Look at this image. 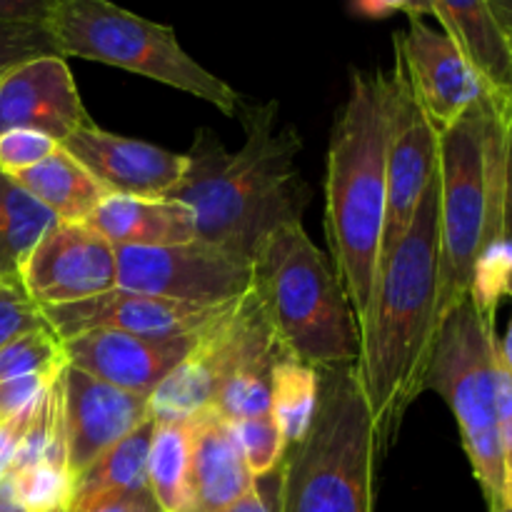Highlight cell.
Instances as JSON below:
<instances>
[{
  "instance_id": "12",
  "label": "cell",
  "mask_w": 512,
  "mask_h": 512,
  "mask_svg": "<svg viewBox=\"0 0 512 512\" xmlns=\"http://www.w3.org/2000/svg\"><path fill=\"white\" fill-rule=\"evenodd\" d=\"M23 290L40 308L80 303L118 288L115 248L88 223H55L28 255Z\"/></svg>"
},
{
  "instance_id": "43",
  "label": "cell",
  "mask_w": 512,
  "mask_h": 512,
  "mask_svg": "<svg viewBox=\"0 0 512 512\" xmlns=\"http://www.w3.org/2000/svg\"><path fill=\"white\" fill-rule=\"evenodd\" d=\"M0 512H28L20 505L18 495H15V485L10 478L0 480Z\"/></svg>"
},
{
  "instance_id": "39",
  "label": "cell",
  "mask_w": 512,
  "mask_h": 512,
  "mask_svg": "<svg viewBox=\"0 0 512 512\" xmlns=\"http://www.w3.org/2000/svg\"><path fill=\"white\" fill-rule=\"evenodd\" d=\"M218 512H278V500L273 503V500L265 495L260 480H255V485L248 490V493L240 495L235 503H230L228 508H223Z\"/></svg>"
},
{
  "instance_id": "21",
  "label": "cell",
  "mask_w": 512,
  "mask_h": 512,
  "mask_svg": "<svg viewBox=\"0 0 512 512\" xmlns=\"http://www.w3.org/2000/svg\"><path fill=\"white\" fill-rule=\"evenodd\" d=\"M430 15L455 40L488 98L512 100V48L490 13L488 0L430 3Z\"/></svg>"
},
{
  "instance_id": "1",
  "label": "cell",
  "mask_w": 512,
  "mask_h": 512,
  "mask_svg": "<svg viewBox=\"0 0 512 512\" xmlns=\"http://www.w3.org/2000/svg\"><path fill=\"white\" fill-rule=\"evenodd\" d=\"M243 148L230 153L200 128L185 153V175L168 198L188 205L198 240L253 263L255 250L280 225L303 223L310 190L298 168V130L278 128V103H243Z\"/></svg>"
},
{
  "instance_id": "13",
  "label": "cell",
  "mask_w": 512,
  "mask_h": 512,
  "mask_svg": "<svg viewBox=\"0 0 512 512\" xmlns=\"http://www.w3.org/2000/svg\"><path fill=\"white\" fill-rule=\"evenodd\" d=\"M235 303L200 308V305L175 303V300L115 288L98 298L40 310H43L50 333L60 343L75 338V335L90 333V330H115V333L140 335V338L173 340L200 335L210 325L218 323Z\"/></svg>"
},
{
  "instance_id": "6",
  "label": "cell",
  "mask_w": 512,
  "mask_h": 512,
  "mask_svg": "<svg viewBox=\"0 0 512 512\" xmlns=\"http://www.w3.org/2000/svg\"><path fill=\"white\" fill-rule=\"evenodd\" d=\"M320 373L318 410L278 468V512H373L378 433L355 365Z\"/></svg>"
},
{
  "instance_id": "18",
  "label": "cell",
  "mask_w": 512,
  "mask_h": 512,
  "mask_svg": "<svg viewBox=\"0 0 512 512\" xmlns=\"http://www.w3.org/2000/svg\"><path fill=\"white\" fill-rule=\"evenodd\" d=\"M63 150L110 195L168 198L185 175V153H170L145 140L108 133L95 123L75 130Z\"/></svg>"
},
{
  "instance_id": "17",
  "label": "cell",
  "mask_w": 512,
  "mask_h": 512,
  "mask_svg": "<svg viewBox=\"0 0 512 512\" xmlns=\"http://www.w3.org/2000/svg\"><path fill=\"white\" fill-rule=\"evenodd\" d=\"M198 335L173 340L140 338L115 330H90L65 340V363L113 388L148 400L158 385L183 363Z\"/></svg>"
},
{
  "instance_id": "29",
  "label": "cell",
  "mask_w": 512,
  "mask_h": 512,
  "mask_svg": "<svg viewBox=\"0 0 512 512\" xmlns=\"http://www.w3.org/2000/svg\"><path fill=\"white\" fill-rule=\"evenodd\" d=\"M233 428L253 478H265L280 468L285 453H288V443L283 440V433H280L273 415H255V418L240 420Z\"/></svg>"
},
{
  "instance_id": "37",
  "label": "cell",
  "mask_w": 512,
  "mask_h": 512,
  "mask_svg": "<svg viewBox=\"0 0 512 512\" xmlns=\"http://www.w3.org/2000/svg\"><path fill=\"white\" fill-rule=\"evenodd\" d=\"M505 120V173H503V240L512 243V100H495Z\"/></svg>"
},
{
  "instance_id": "36",
  "label": "cell",
  "mask_w": 512,
  "mask_h": 512,
  "mask_svg": "<svg viewBox=\"0 0 512 512\" xmlns=\"http://www.w3.org/2000/svg\"><path fill=\"white\" fill-rule=\"evenodd\" d=\"M38 405H40V400L33 405V408L23 410V413L15 415L13 420H8V423L0 425V480L8 478L10 465H13L15 453H18V448H20V440H23L25 433H28Z\"/></svg>"
},
{
  "instance_id": "8",
  "label": "cell",
  "mask_w": 512,
  "mask_h": 512,
  "mask_svg": "<svg viewBox=\"0 0 512 512\" xmlns=\"http://www.w3.org/2000/svg\"><path fill=\"white\" fill-rule=\"evenodd\" d=\"M433 390L453 410L463 450L490 510L503 505V450L498 410V335L468 298L440 323L425 370Z\"/></svg>"
},
{
  "instance_id": "42",
  "label": "cell",
  "mask_w": 512,
  "mask_h": 512,
  "mask_svg": "<svg viewBox=\"0 0 512 512\" xmlns=\"http://www.w3.org/2000/svg\"><path fill=\"white\" fill-rule=\"evenodd\" d=\"M488 8L512 48V0H488Z\"/></svg>"
},
{
  "instance_id": "14",
  "label": "cell",
  "mask_w": 512,
  "mask_h": 512,
  "mask_svg": "<svg viewBox=\"0 0 512 512\" xmlns=\"http://www.w3.org/2000/svg\"><path fill=\"white\" fill-rule=\"evenodd\" d=\"M405 18L408 30L395 35V58L403 63L425 118L443 133L488 93L443 28L418 13H405Z\"/></svg>"
},
{
  "instance_id": "33",
  "label": "cell",
  "mask_w": 512,
  "mask_h": 512,
  "mask_svg": "<svg viewBox=\"0 0 512 512\" xmlns=\"http://www.w3.org/2000/svg\"><path fill=\"white\" fill-rule=\"evenodd\" d=\"M60 143L35 130H10L0 135V173L15 175L43 163L55 153Z\"/></svg>"
},
{
  "instance_id": "45",
  "label": "cell",
  "mask_w": 512,
  "mask_h": 512,
  "mask_svg": "<svg viewBox=\"0 0 512 512\" xmlns=\"http://www.w3.org/2000/svg\"><path fill=\"white\" fill-rule=\"evenodd\" d=\"M490 512H512V505H500V508L490 510Z\"/></svg>"
},
{
  "instance_id": "2",
  "label": "cell",
  "mask_w": 512,
  "mask_h": 512,
  "mask_svg": "<svg viewBox=\"0 0 512 512\" xmlns=\"http://www.w3.org/2000/svg\"><path fill=\"white\" fill-rule=\"evenodd\" d=\"M440 183L425 190L398 248L380 263L360 320L358 378L375 420L380 453L393 445L410 405L423 395L438 335Z\"/></svg>"
},
{
  "instance_id": "20",
  "label": "cell",
  "mask_w": 512,
  "mask_h": 512,
  "mask_svg": "<svg viewBox=\"0 0 512 512\" xmlns=\"http://www.w3.org/2000/svg\"><path fill=\"white\" fill-rule=\"evenodd\" d=\"M88 225L113 248H170L198 240L193 210L173 198L108 195Z\"/></svg>"
},
{
  "instance_id": "35",
  "label": "cell",
  "mask_w": 512,
  "mask_h": 512,
  "mask_svg": "<svg viewBox=\"0 0 512 512\" xmlns=\"http://www.w3.org/2000/svg\"><path fill=\"white\" fill-rule=\"evenodd\" d=\"M500 450H503V505H512V373L498 355Z\"/></svg>"
},
{
  "instance_id": "4",
  "label": "cell",
  "mask_w": 512,
  "mask_h": 512,
  "mask_svg": "<svg viewBox=\"0 0 512 512\" xmlns=\"http://www.w3.org/2000/svg\"><path fill=\"white\" fill-rule=\"evenodd\" d=\"M505 120L483 98L440 133V293L438 328L473 288L480 255L503 240Z\"/></svg>"
},
{
  "instance_id": "46",
  "label": "cell",
  "mask_w": 512,
  "mask_h": 512,
  "mask_svg": "<svg viewBox=\"0 0 512 512\" xmlns=\"http://www.w3.org/2000/svg\"><path fill=\"white\" fill-rule=\"evenodd\" d=\"M58 512H65V510H58Z\"/></svg>"
},
{
  "instance_id": "34",
  "label": "cell",
  "mask_w": 512,
  "mask_h": 512,
  "mask_svg": "<svg viewBox=\"0 0 512 512\" xmlns=\"http://www.w3.org/2000/svg\"><path fill=\"white\" fill-rule=\"evenodd\" d=\"M55 378L58 375H28V378L0 383V425L33 408Z\"/></svg>"
},
{
  "instance_id": "24",
  "label": "cell",
  "mask_w": 512,
  "mask_h": 512,
  "mask_svg": "<svg viewBox=\"0 0 512 512\" xmlns=\"http://www.w3.org/2000/svg\"><path fill=\"white\" fill-rule=\"evenodd\" d=\"M55 223L58 218L40 200L0 173V283L23 288L25 260Z\"/></svg>"
},
{
  "instance_id": "31",
  "label": "cell",
  "mask_w": 512,
  "mask_h": 512,
  "mask_svg": "<svg viewBox=\"0 0 512 512\" xmlns=\"http://www.w3.org/2000/svg\"><path fill=\"white\" fill-rule=\"evenodd\" d=\"M45 55H60L58 43L45 20H28V23L0 20V78L15 65Z\"/></svg>"
},
{
  "instance_id": "26",
  "label": "cell",
  "mask_w": 512,
  "mask_h": 512,
  "mask_svg": "<svg viewBox=\"0 0 512 512\" xmlns=\"http://www.w3.org/2000/svg\"><path fill=\"white\" fill-rule=\"evenodd\" d=\"M320 373L310 365L285 355L273 370L270 390V415L278 423L283 440L290 445L300 443L308 433L313 415L318 410Z\"/></svg>"
},
{
  "instance_id": "44",
  "label": "cell",
  "mask_w": 512,
  "mask_h": 512,
  "mask_svg": "<svg viewBox=\"0 0 512 512\" xmlns=\"http://www.w3.org/2000/svg\"><path fill=\"white\" fill-rule=\"evenodd\" d=\"M498 355H500V363L512 373V320L508 325V333H505L503 340H498Z\"/></svg>"
},
{
  "instance_id": "15",
  "label": "cell",
  "mask_w": 512,
  "mask_h": 512,
  "mask_svg": "<svg viewBox=\"0 0 512 512\" xmlns=\"http://www.w3.org/2000/svg\"><path fill=\"white\" fill-rule=\"evenodd\" d=\"M58 388L70 478L85 473L100 455L150 420L148 400L113 388L73 365L60 370Z\"/></svg>"
},
{
  "instance_id": "19",
  "label": "cell",
  "mask_w": 512,
  "mask_h": 512,
  "mask_svg": "<svg viewBox=\"0 0 512 512\" xmlns=\"http://www.w3.org/2000/svg\"><path fill=\"white\" fill-rule=\"evenodd\" d=\"M190 512H218L255 485L233 423L215 410L188 418Z\"/></svg>"
},
{
  "instance_id": "23",
  "label": "cell",
  "mask_w": 512,
  "mask_h": 512,
  "mask_svg": "<svg viewBox=\"0 0 512 512\" xmlns=\"http://www.w3.org/2000/svg\"><path fill=\"white\" fill-rule=\"evenodd\" d=\"M10 178L40 200L60 223H88L90 215L110 195L68 150H63V145L43 163Z\"/></svg>"
},
{
  "instance_id": "16",
  "label": "cell",
  "mask_w": 512,
  "mask_h": 512,
  "mask_svg": "<svg viewBox=\"0 0 512 512\" xmlns=\"http://www.w3.org/2000/svg\"><path fill=\"white\" fill-rule=\"evenodd\" d=\"M90 123L73 73L60 55L20 63L0 78V135L35 130L63 145Z\"/></svg>"
},
{
  "instance_id": "27",
  "label": "cell",
  "mask_w": 512,
  "mask_h": 512,
  "mask_svg": "<svg viewBox=\"0 0 512 512\" xmlns=\"http://www.w3.org/2000/svg\"><path fill=\"white\" fill-rule=\"evenodd\" d=\"M65 365L60 340L50 330H40L0 350V383L28 375H60Z\"/></svg>"
},
{
  "instance_id": "3",
  "label": "cell",
  "mask_w": 512,
  "mask_h": 512,
  "mask_svg": "<svg viewBox=\"0 0 512 512\" xmlns=\"http://www.w3.org/2000/svg\"><path fill=\"white\" fill-rule=\"evenodd\" d=\"M390 138L388 73L350 70V93L335 120L325 175V233L335 273L355 318L368 313L385 223Z\"/></svg>"
},
{
  "instance_id": "22",
  "label": "cell",
  "mask_w": 512,
  "mask_h": 512,
  "mask_svg": "<svg viewBox=\"0 0 512 512\" xmlns=\"http://www.w3.org/2000/svg\"><path fill=\"white\" fill-rule=\"evenodd\" d=\"M155 420H145L138 430L100 455L85 473L73 478L68 512H85L100 503L130 498L148 488V450Z\"/></svg>"
},
{
  "instance_id": "9",
  "label": "cell",
  "mask_w": 512,
  "mask_h": 512,
  "mask_svg": "<svg viewBox=\"0 0 512 512\" xmlns=\"http://www.w3.org/2000/svg\"><path fill=\"white\" fill-rule=\"evenodd\" d=\"M285 355L250 288L218 323L198 335L188 358L150 395V418H193L210 410L225 380L248 370L275 368Z\"/></svg>"
},
{
  "instance_id": "38",
  "label": "cell",
  "mask_w": 512,
  "mask_h": 512,
  "mask_svg": "<svg viewBox=\"0 0 512 512\" xmlns=\"http://www.w3.org/2000/svg\"><path fill=\"white\" fill-rule=\"evenodd\" d=\"M53 0H0V20H48Z\"/></svg>"
},
{
  "instance_id": "5",
  "label": "cell",
  "mask_w": 512,
  "mask_h": 512,
  "mask_svg": "<svg viewBox=\"0 0 512 512\" xmlns=\"http://www.w3.org/2000/svg\"><path fill=\"white\" fill-rule=\"evenodd\" d=\"M253 293L290 358L315 370L355 365L360 325L335 265L305 233L280 225L253 255Z\"/></svg>"
},
{
  "instance_id": "7",
  "label": "cell",
  "mask_w": 512,
  "mask_h": 512,
  "mask_svg": "<svg viewBox=\"0 0 512 512\" xmlns=\"http://www.w3.org/2000/svg\"><path fill=\"white\" fill-rule=\"evenodd\" d=\"M48 28L63 58L113 65L170 85L238 118L243 98L190 58L170 25L135 15L108 0H53Z\"/></svg>"
},
{
  "instance_id": "10",
  "label": "cell",
  "mask_w": 512,
  "mask_h": 512,
  "mask_svg": "<svg viewBox=\"0 0 512 512\" xmlns=\"http://www.w3.org/2000/svg\"><path fill=\"white\" fill-rule=\"evenodd\" d=\"M118 288L175 303L218 308L253 288V265L193 240L170 248H115Z\"/></svg>"
},
{
  "instance_id": "11",
  "label": "cell",
  "mask_w": 512,
  "mask_h": 512,
  "mask_svg": "<svg viewBox=\"0 0 512 512\" xmlns=\"http://www.w3.org/2000/svg\"><path fill=\"white\" fill-rule=\"evenodd\" d=\"M390 90V138H388V198H385V223L380 238L378 268L413 223V215L423 200L425 190L438 175L440 133L425 118L415 100L408 73L395 58V68L388 73Z\"/></svg>"
},
{
  "instance_id": "25",
  "label": "cell",
  "mask_w": 512,
  "mask_h": 512,
  "mask_svg": "<svg viewBox=\"0 0 512 512\" xmlns=\"http://www.w3.org/2000/svg\"><path fill=\"white\" fill-rule=\"evenodd\" d=\"M188 418L155 420L148 450V488L160 512H190Z\"/></svg>"
},
{
  "instance_id": "28",
  "label": "cell",
  "mask_w": 512,
  "mask_h": 512,
  "mask_svg": "<svg viewBox=\"0 0 512 512\" xmlns=\"http://www.w3.org/2000/svg\"><path fill=\"white\" fill-rule=\"evenodd\" d=\"M505 295L512 298V243L498 240L480 255L475 265L470 300L485 320L495 323L498 305Z\"/></svg>"
},
{
  "instance_id": "32",
  "label": "cell",
  "mask_w": 512,
  "mask_h": 512,
  "mask_svg": "<svg viewBox=\"0 0 512 512\" xmlns=\"http://www.w3.org/2000/svg\"><path fill=\"white\" fill-rule=\"evenodd\" d=\"M40 330H50L40 305L20 285L0 283V350Z\"/></svg>"
},
{
  "instance_id": "41",
  "label": "cell",
  "mask_w": 512,
  "mask_h": 512,
  "mask_svg": "<svg viewBox=\"0 0 512 512\" xmlns=\"http://www.w3.org/2000/svg\"><path fill=\"white\" fill-rule=\"evenodd\" d=\"M353 13L363 15L368 20H388L390 15L403 13V3H385V0H370V3H355Z\"/></svg>"
},
{
  "instance_id": "40",
  "label": "cell",
  "mask_w": 512,
  "mask_h": 512,
  "mask_svg": "<svg viewBox=\"0 0 512 512\" xmlns=\"http://www.w3.org/2000/svg\"><path fill=\"white\" fill-rule=\"evenodd\" d=\"M85 512H160L158 503H155L153 493L145 490V493L130 495V498H120V500H110V503H100L95 508L85 510Z\"/></svg>"
},
{
  "instance_id": "30",
  "label": "cell",
  "mask_w": 512,
  "mask_h": 512,
  "mask_svg": "<svg viewBox=\"0 0 512 512\" xmlns=\"http://www.w3.org/2000/svg\"><path fill=\"white\" fill-rule=\"evenodd\" d=\"M10 480H13L20 505L28 512H68L73 478L65 468L40 463Z\"/></svg>"
}]
</instances>
